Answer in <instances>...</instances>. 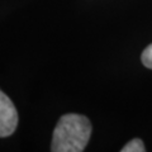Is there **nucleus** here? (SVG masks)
Listing matches in <instances>:
<instances>
[{
    "mask_svg": "<svg viewBox=\"0 0 152 152\" xmlns=\"http://www.w3.org/2000/svg\"><path fill=\"white\" fill-rule=\"evenodd\" d=\"M91 136V123L81 114H65L60 118L52 136V152H81Z\"/></svg>",
    "mask_w": 152,
    "mask_h": 152,
    "instance_id": "1",
    "label": "nucleus"
},
{
    "mask_svg": "<svg viewBox=\"0 0 152 152\" xmlns=\"http://www.w3.org/2000/svg\"><path fill=\"white\" fill-rule=\"evenodd\" d=\"M18 126V112L15 105L0 90V137H8L14 133Z\"/></svg>",
    "mask_w": 152,
    "mask_h": 152,
    "instance_id": "2",
    "label": "nucleus"
},
{
    "mask_svg": "<svg viewBox=\"0 0 152 152\" xmlns=\"http://www.w3.org/2000/svg\"><path fill=\"white\" fill-rule=\"evenodd\" d=\"M142 64H143L147 69H152V43L148 45L142 52Z\"/></svg>",
    "mask_w": 152,
    "mask_h": 152,
    "instance_id": "4",
    "label": "nucleus"
},
{
    "mask_svg": "<svg viewBox=\"0 0 152 152\" xmlns=\"http://www.w3.org/2000/svg\"><path fill=\"white\" fill-rule=\"evenodd\" d=\"M121 151L122 152H145L146 148H145V145H143V142H142V140L134 138L131 142H128Z\"/></svg>",
    "mask_w": 152,
    "mask_h": 152,
    "instance_id": "3",
    "label": "nucleus"
}]
</instances>
